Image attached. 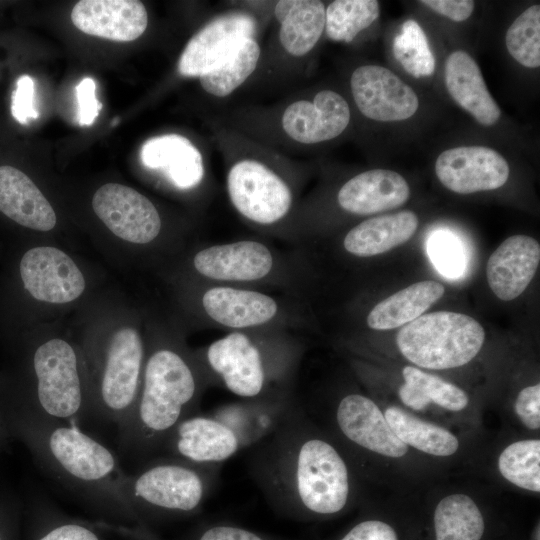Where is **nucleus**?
<instances>
[{"mask_svg":"<svg viewBox=\"0 0 540 540\" xmlns=\"http://www.w3.org/2000/svg\"><path fill=\"white\" fill-rule=\"evenodd\" d=\"M249 470L263 495L286 510L332 515L349 500L345 460L331 443L307 429L295 407L256 444Z\"/></svg>","mask_w":540,"mask_h":540,"instance_id":"nucleus-1","label":"nucleus"},{"mask_svg":"<svg viewBox=\"0 0 540 540\" xmlns=\"http://www.w3.org/2000/svg\"><path fill=\"white\" fill-rule=\"evenodd\" d=\"M22 431L43 471L103 521L138 525L129 504L127 475L116 455L79 426L52 418L35 406L24 413Z\"/></svg>","mask_w":540,"mask_h":540,"instance_id":"nucleus-2","label":"nucleus"},{"mask_svg":"<svg viewBox=\"0 0 540 540\" xmlns=\"http://www.w3.org/2000/svg\"><path fill=\"white\" fill-rule=\"evenodd\" d=\"M199 395L191 363L173 348L155 349L144 364L136 402L117 426L120 453L140 463L153 458L177 424L196 414Z\"/></svg>","mask_w":540,"mask_h":540,"instance_id":"nucleus-3","label":"nucleus"},{"mask_svg":"<svg viewBox=\"0 0 540 540\" xmlns=\"http://www.w3.org/2000/svg\"><path fill=\"white\" fill-rule=\"evenodd\" d=\"M218 466L196 465L174 456L153 457L127 473L124 490L138 520L188 515L209 495Z\"/></svg>","mask_w":540,"mask_h":540,"instance_id":"nucleus-4","label":"nucleus"},{"mask_svg":"<svg viewBox=\"0 0 540 540\" xmlns=\"http://www.w3.org/2000/svg\"><path fill=\"white\" fill-rule=\"evenodd\" d=\"M485 330L473 317L451 311L423 314L396 336L401 354L416 366L444 370L469 363L480 352Z\"/></svg>","mask_w":540,"mask_h":540,"instance_id":"nucleus-5","label":"nucleus"},{"mask_svg":"<svg viewBox=\"0 0 540 540\" xmlns=\"http://www.w3.org/2000/svg\"><path fill=\"white\" fill-rule=\"evenodd\" d=\"M32 366L38 410L77 426L94 418L77 354L67 341L54 338L43 342L35 349Z\"/></svg>","mask_w":540,"mask_h":540,"instance_id":"nucleus-6","label":"nucleus"},{"mask_svg":"<svg viewBox=\"0 0 540 540\" xmlns=\"http://www.w3.org/2000/svg\"><path fill=\"white\" fill-rule=\"evenodd\" d=\"M205 361L231 393L248 400L275 398L269 395V385L280 381L290 365L287 355L268 354L241 332L211 343Z\"/></svg>","mask_w":540,"mask_h":540,"instance_id":"nucleus-7","label":"nucleus"},{"mask_svg":"<svg viewBox=\"0 0 540 540\" xmlns=\"http://www.w3.org/2000/svg\"><path fill=\"white\" fill-rule=\"evenodd\" d=\"M143 359V343L137 330L125 327L113 334L91 397L95 419L118 426L127 417L139 393Z\"/></svg>","mask_w":540,"mask_h":540,"instance_id":"nucleus-8","label":"nucleus"},{"mask_svg":"<svg viewBox=\"0 0 540 540\" xmlns=\"http://www.w3.org/2000/svg\"><path fill=\"white\" fill-rule=\"evenodd\" d=\"M227 190L235 209L246 219L262 225L281 220L293 200L285 181L254 159L240 160L230 168Z\"/></svg>","mask_w":540,"mask_h":540,"instance_id":"nucleus-9","label":"nucleus"},{"mask_svg":"<svg viewBox=\"0 0 540 540\" xmlns=\"http://www.w3.org/2000/svg\"><path fill=\"white\" fill-rule=\"evenodd\" d=\"M92 207L114 235L128 242L146 244L160 233L161 219L154 204L128 186H101L93 196Z\"/></svg>","mask_w":540,"mask_h":540,"instance_id":"nucleus-10","label":"nucleus"},{"mask_svg":"<svg viewBox=\"0 0 540 540\" xmlns=\"http://www.w3.org/2000/svg\"><path fill=\"white\" fill-rule=\"evenodd\" d=\"M350 86L359 111L375 121L406 120L416 113L419 106L415 91L382 66L356 68L351 75Z\"/></svg>","mask_w":540,"mask_h":540,"instance_id":"nucleus-11","label":"nucleus"},{"mask_svg":"<svg viewBox=\"0 0 540 540\" xmlns=\"http://www.w3.org/2000/svg\"><path fill=\"white\" fill-rule=\"evenodd\" d=\"M243 449L235 432L212 415L193 414L177 424L162 451L201 466H218Z\"/></svg>","mask_w":540,"mask_h":540,"instance_id":"nucleus-12","label":"nucleus"},{"mask_svg":"<svg viewBox=\"0 0 540 540\" xmlns=\"http://www.w3.org/2000/svg\"><path fill=\"white\" fill-rule=\"evenodd\" d=\"M439 181L459 194L495 190L503 186L510 168L506 159L484 146H461L443 151L435 163Z\"/></svg>","mask_w":540,"mask_h":540,"instance_id":"nucleus-13","label":"nucleus"},{"mask_svg":"<svg viewBox=\"0 0 540 540\" xmlns=\"http://www.w3.org/2000/svg\"><path fill=\"white\" fill-rule=\"evenodd\" d=\"M25 289L37 300L67 303L85 289V279L74 261L63 251L50 246L28 250L20 261Z\"/></svg>","mask_w":540,"mask_h":540,"instance_id":"nucleus-14","label":"nucleus"},{"mask_svg":"<svg viewBox=\"0 0 540 540\" xmlns=\"http://www.w3.org/2000/svg\"><path fill=\"white\" fill-rule=\"evenodd\" d=\"M349 122L347 101L332 90L319 91L312 101H295L287 106L282 115L284 132L302 144H316L336 138Z\"/></svg>","mask_w":540,"mask_h":540,"instance_id":"nucleus-15","label":"nucleus"},{"mask_svg":"<svg viewBox=\"0 0 540 540\" xmlns=\"http://www.w3.org/2000/svg\"><path fill=\"white\" fill-rule=\"evenodd\" d=\"M335 420L342 435L358 447L392 458L402 457L408 451L376 403L366 396H344L337 406Z\"/></svg>","mask_w":540,"mask_h":540,"instance_id":"nucleus-16","label":"nucleus"},{"mask_svg":"<svg viewBox=\"0 0 540 540\" xmlns=\"http://www.w3.org/2000/svg\"><path fill=\"white\" fill-rule=\"evenodd\" d=\"M255 30V19L242 12L211 20L186 44L178 61L179 73L184 77H199L241 39L253 37Z\"/></svg>","mask_w":540,"mask_h":540,"instance_id":"nucleus-17","label":"nucleus"},{"mask_svg":"<svg viewBox=\"0 0 540 540\" xmlns=\"http://www.w3.org/2000/svg\"><path fill=\"white\" fill-rule=\"evenodd\" d=\"M71 20L80 31L112 41L129 42L147 28L145 6L135 0H82L71 11Z\"/></svg>","mask_w":540,"mask_h":540,"instance_id":"nucleus-18","label":"nucleus"},{"mask_svg":"<svg viewBox=\"0 0 540 540\" xmlns=\"http://www.w3.org/2000/svg\"><path fill=\"white\" fill-rule=\"evenodd\" d=\"M193 264L199 274L212 280L249 282L271 272L273 256L263 243L243 240L204 248L196 253Z\"/></svg>","mask_w":540,"mask_h":540,"instance_id":"nucleus-19","label":"nucleus"},{"mask_svg":"<svg viewBox=\"0 0 540 540\" xmlns=\"http://www.w3.org/2000/svg\"><path fill=\"white\" fill-rule=\"evenodd\" d=\"M540 263V245L527 235L504 240L487 261L486 277L492 292L502 301L520 296L534 278Z\"/></svg>","mask_w":540,"mask_h":540,"instance_id":"nucleus-20","label":"nucleus"},{"mask_svg":"<svg viewBox=\"0 0 540 540\" xmlns=\"http://www.w3.org/2000/svg\"><path fill=\"white\" fill-rule=\"evenodd\" d=\"M410 195L407 181L397 172L373 169L357 174L339 190L337 200L345 211L371 215L402 206Z\"/></svg>","mask_w":540,"mask_h":540,"instance_id":"nucleus-21","label":"nucleus"},{"mask_svg":"<svg viewBox=\"0 0 540 540\" xmlns=\"http://www.w3.org/2000/svg\"><path fill=\"white\" fill-rule=\"evenodd\" d=\"M207 315L216 323L234 329L263 325L278 312L272 297L257 291L215 286L202 297Z\"/></svg>","mask_w":540,"mask_h":540,"instance_id":"nucleus-22","label":"nucleus"},{"mask_svg":"<svg viewBox=\"0 0 540 540\" xmlns=\"http://www.w3.org/2000/svg\"><path fill=\"white\" fill-rule=\"evenodd\" d=\"M140 159L149 169L161 170L178 188L197 186L204 176L200 151L186 137L164 134L148 139L141 147Z\"/></svg>","mask_w":540,"mask_h":540,"instance_id":"nucleus-23","label":"nucleus"},{"mask_svg":"<svg viewBox=\"0 0 540 540\" xmlns=\"http://www.w3.org/2000/svg\"><path fill=\"white\" fill-rule=\"evenodd\" d=\"M0 211L16 223L38 231L56 225V214L39 188L22 171L0 166Z\"/></svg>","mask_w":540,"mask_h":540,"instance_id":"nucleus-24","label":"nucleus"},{"mask_svg":"<svg viewBox=\"0 0 540 540\" xmlns=\"http://www.w3.org/2000/svg\"><path fill=\"white\" fill-rule=\"evenodd\" d=\"M445 84L453 100L480 124H495L501 110L488 91L475 60L465 51L452 52L445 62Z\"/></svg>","mask_w":540,"mask_h":540,"instance_id":"nucleus-25","label":"nucleus"},{"mask_svg":"<svg viewBox=\"0 0 540 540\" xmlns=\"http://www.w3.org/2000/svg\"><path fill=\"white\" fill-rule=\"evenodd\" d=\"M293 408L284 397H276L229 404L211 415L230 427L245 448L272 434Z\"/></svg>","mask_w":540,"mask_h":540,"instance_id":"nucleus-26","label":"nucleus"},{"mask_svg":"<svg viewBox=\"0 0 540 540\" xmlns=\"http://www.w3.org/2000/svg\"><path fill=\"white\" fill-rule=\"evenodd\" d=\"M417 215L409 210L362 221L345 236L347 252L358 257H372L407 242L418 227Z\"/></svg>","mask_w":540,"mask_h":540,"instance_id":"nucleus-27","label":"nucleus"},{"mask_svg":"<svg viewBox=\"0 0 540 540\" xmlns=\"http://www.w3.org/2000/svg\"><path fill=\"white\" fill-rule=\"evenodd\" d=\"M325 5L318 0H280L274 14L280 24L279 41L292 56L309 53L325 28Z\"/></svg>","mask_w":540,"mask_h":540,"instance_id":"nucleus-28","label":"nucleus"},{"mask_svg":"<svg viewBox=\"0 0 540 540\" xmlns=\"http://www.w3.org/2000/svg\"><path fill=\"white\" fill-rule=\"evenodd\" d=\"M444 293V286L433 280L411 284L376 304L367 316V325L374 330L404 326L423 315Z\"/></svg>","mask_w":540,"mask_h":540,"instance_id":"nucleus-29","label":"nucleus"},{"mask_svg":"<svg viewBox=\"0 0 540 540\" xmlns=\"http://www.w3.org/2000/svg\"><path fill=\"white\" fill-rule=\"evenodd\" d=\"M404 384L398 394L404 405L414 410H422L431 402L449 410H463L469 402L467 394L458 386L439 376L406 366L402 370Z\"/></svg>","mask_w":540,"mask_h":540,"instance_id":"nucleus-30","label":"nucleus"},{"mask_svg":"<svg viewBox=\"0 0 540 540\" xmlns=\"http://www.w3.org/2000/svg\"><path fill=\"white\" fill-rule=\"evenodd\" d=\"M254 37L241 39L226 55L198 78L202 88L216 97H226L254 72L260 57Z\"/></svg>","mask_w":540,"mask_h":540,"instance_id":"nucleus-31","label":"nucleus"},{"mask_svg":"<svg viewBox=\"0 0 540 540\" xmlns=\"http://www.w3.org/2000/svg\"><path fill=\"white\" fill-rule=\"evenodd\" d=\"M384 416L394 434L406 446L442 457L450 456L458 449V439L450 431L424 421L399 407H388Z\"/></svg>","mask_w":540,"mask_h":540,"instance_id":"nucleus-32","label":"nucleus"},{"mask_svg":"<svg viewBox=\"0 0 540 540\" xmlns=\"http://www.w3.org/2000/svg\"><path fill=\"white\" fill-rule=\"evenodd\" d=\"M436 540H481L485 524L476 503L465 494L444 497L434 512Z\"/></svg>","mask_w":540,"mask_h":540,"instance_id":"nucleus-33","label":"nucleus"},{"mask_svg":"<svg viewBox=\"0 0 540 540\" xmlns=\"http://www.w3.org/2000/svg\"><path fill=\"white\" fill-rule=\"evenodd\" d=\"M94 523L61 511L43 498L34 512L30 540H107Z\"/></svg>","mask_w":540,"mask_h":540,"instance_id":"nucleus-34","label":"nucleus"},{"mask_svg":"<svg viewBox=\"0 0 540 540\" xmlns=\"http://www.w3.org/2000/svg\"><path fill=\"white\" fill-rule=\"evenodd\" d=\"M379 16L375 0H336L325 10L324 31L333 41L351 42Z\"/></svg>","mask_w":540,"mask_h":540,"instance_id":"nucleus-35","label":"nucleus"},{"mask_svg":"<svg viewBox=\"0 0 540 540\" xmlns=\"http://www.w3.org/2000/svg\"><path fill=\"white\" fill-rule=\"evenodd\" d=\"M501 475L525 490L540 491V440L525 439L508 445L499 455Z\"/></svg>","mask_w":540,"mask_h":540,"instance_id":"nucleus-36","label":"nucleus"},{"mask_svg":"<svg viewBox=\"0 0 540 540\" xmlns=\"http://www.w3.org/2000/svg\"><path fill=\"white\" fill-rule=\"evenodd\" d=\"M392 48L396 60L413 77H429L434 73V55L426 34L415 20L408 19L402 24Z\"/></svg>","mask_w":540,"mask_h":540,"instance_id":"nucleus-37","label":"nucleus"},{"mask_svg":"<svg viewBox=\"0 0 540 540\" xmlns=\"http://www.w3.org/2000/svg\"><path fill=\"white\" fill-rule=\"evenodd\" d=\"M510 55L527 68L540 66V6L532 5L521 13L506 32Z\"/></svg>","mask_w":540,"mask_h":540,"instance_id":"nucleus-38","label":"nucleus"},{"mask_svg":"<svg viewBox=\"0 0 540 540\" xmlns=\"http://www.w3.org/2000/svg\"><path fill=\"white\" fill-rule=\"evenodd\" d=\"M428 254L437 270L446 277L460 276L465 269V256L460 242L450 233L439 231L430 237Z\"/></svg>","mask_w":540,"mask_h":540,"instance_id":"nucleus-39","label":"nucleus"},{"mask_svg":"<svg viewBox=\"0 0 540 540\" xmlns=\"http://www.w3.org/2000/svg\"><path fill=\"white\" fill-rule=\"evenodd\" d=\"M11 100V113L16 121L26 125L38 118L39 113L34 106V81L29 75L17 79Z\"/></svg>","mask_w":540,"mask_h":540,"instance_id":"nucleus-40","label":"nucleus"},{"mask_svg":"<svg viewBox=\"0 0 540 540\" xmlns=\"http://www.w3.org/2000/svg\"><path fill=\"white\" fill-rule=\"evenodd\" d=\"M77 118L80 126H90L98 117L102 104L96 97V84L91 77L83 78L76 86Z\"/></svg>","mask_w":540,"mask_h":540,"instance_id":"nucleus-41","label":"nucleus"},{"mask_svg":"<svg viewBox=\"0 0 540 540\" xmlns=\"http://www.w3.org/2000/svg\"><path fill=\"white\" fill-rule=\"evenodd\" d=\"M515 412L520 421L531 430L540 427V384L523 388L515 401Z\"/></svg>","mask_w":540,"mask_h":540,"instance_id":"nucleus-42","label":"nucleus"},{"mask_svg":"<svg viewBox=\"0 0 540 540\" xmlns=\"http://www.w3.org/2000/svg\"><path fill=\"white\" fill-rule=\"evenodd\" d=\"M341 540H398V537L389 524L366 520L354 526Z\"/></svg>","mask_w":540,"mask_h":540,"instance_id":"nucleus-43","label":"nucleus"},{"mask_svg":"<svg viewBox=\"0 0 540 540\" xmlns=\"http://www.w3.org/2000/svg\"><path fill=\"white\" fill-rule=\"evenodd\" d=\"M420 3L456 22L469 18L475 4L470 0H423Z\"/></svg>","mask_w":540,"mask_h":540,"instance_id":"nucleus-44","label":"nucleus"},{"mask_svg":"<svg viewBox=\"0 0 540 540\" xmlns=\"http://www.w3.org/2000/svg\"><path fill=\"white\" fill-rule=\"evenodd\" d=\"M197 540H264L247 529L230 525H216L204 530Z\"/></svg>","mask_w":540,"mask_h":540,"instance_id":"nucleus-45","label":"nucleus"},{"mask_svg":"<svg viewBox=\"0 0 540 540\" xmlns=\"http://www.w3.org/2000/svg\"><path fill=\"white\" fill-rule=\"evenodd\" d=\"M2 516H3V511H1V513H0V518H1ZM2 527H3V526H0V540H6V539H5V533H4L3 529H2Z\"/></svg>","mask_w":540,"mask_h":540,"instance_id":"nucleus-46","label":"nucleus"},{"mask_svg":"<svg viewBox=\"0 0 540 540\" xmlns=\"http://www.w3.org/2000/svg\"><path fill=\"white\" fill-rule=\"evenodd\" d=\"M118 122H119V118H118V117H117V118H114L113 121H112V123H111V125H112V126H115V125L118 124Z\"/></svg>","mask_w":540,"mask_h":540,"instance_id":"nucleus-47","label":"nucleus"}]
</instances>
